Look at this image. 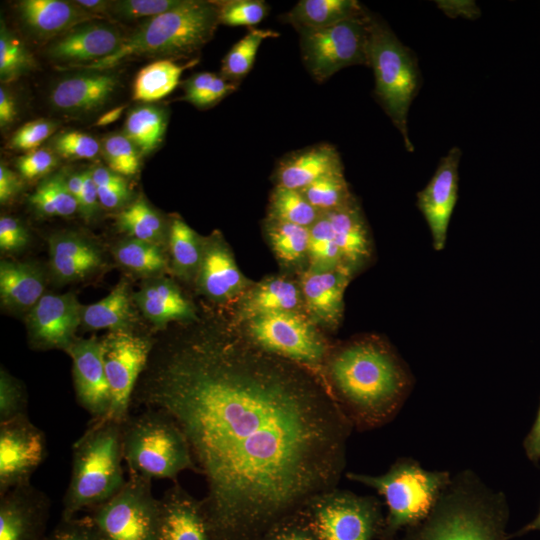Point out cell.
Returning a JSON list of instances; mask_svg holds the SVG:
<instances>
[{"mask_svg":"<svg viewBox=\"0 0 540 540\" xmlns=\"http://www.w3.org/2000/svg\"><path fill=\"white\" fill-rule=\"evenodd\" d=\"M461 151L452 147L441 158L427 185L417 194V207L422 213L436 251L444 249L450 219L458 197V167Z\"/></svg>","mask_w":540,"mask_h":540,"instance_id":"cell-16","label":"cell"},{"mask_svg":"<svg viewBox=\"0 0 540 540\" xmlns=\"http://www.w3.org/2000/svg\"><path fill=\"white\" fill-rule=\"evenodd\" d=\"M524 448L530 460L537 462L540 459V407L534 425L525 439Z\"/></svg>","mask_w":540,"mask_h":540,"instance_id":"cell-60","label":"cell"},{"mask_svg":"<svg viewBox=\"0 0 540 540\" xmlns=\"http://www.w3.org/2000/svg\"><path fill=\"white\" fill-rule=\"evenodd\" d=\"M56 127L55 122L46 119L27 122L11 137L9 147L15 150H35L53 134Z\"/></svg>","mask_w":540,"mask_h":540,"instance_id":"cell-52","label":"cell"},{"mask_svg":"<svg viewBox=\"0 0 540 540\" xmlns=\"http://www.w3.org/2000/svg\"><path fill=\"white\" fill-rule=\"evenodd\" d=\"M123 40L120 31L113 26L85 23L56 40L47 53L56 61L81 66L84 62L91 64L111 55Z\"/></svg>","mask_w":540,"mask_h":540,"instance_id":"cell-21","label":"cell"},{"mask_svg":"<svg viewBox=\"0 0 540 540\" xmlns=\"http://www.w3.org/2000/svg\"><path fill=\"white\" fill-rule=\"evenodd\" d=\"M77 201L78 211L82 217L92 218L100 204L97 187L92 177V169L83 171V185Z\"/></svg>","mask_w":540,"mask_h":540,"instance_id":"cell-57","label":"cell"},{"mask_svg":"<svg viewBox=\"0 0 540 540\" xmlns=\"http://www.w3.org/2000/svg\"><path fill=\"white\" fill-rule=\"evenodd\" d=\"M508 519L504 494L465 470L451 478L422 521L393 540H508Z\"/></svg>","mask_w":540,"mask_h":540,"instance_id":"cell-3","label":"cell"},{"mask_svg":"<svg viewBox=\"0 0 540 540\" xmlns=\"http://www.w3.org/2000/svg\"><path fill=\"white\" fill-rule=\"evenodd\" d=\"M82 307L76 296L44 294L29 310L26 324L31 346L39 350L66 351L76 340Z\"/></svg>","mask_w":540,"mask_h":540,"instance_id":"cell-15","label":"cell"},{"mask_svg":"<svg viewBox=\"0 0 540 540\" xmlns=\"http://www.w3.org/2000/svg\"><path fill=\"white\" fill-rule=\"evenodd\" d=\"M111 252L123 268L148 279L160 277L168 269L163 248L149 242L128 237L116 243Z\"/></svg>","mask_w":540,"mask_h":540,"instance_id":"cell-34","label":"cell"},{"mask_svg":"<svg viewBox=\"0 0 540 540\" xmlns=\"http://www.w3.org/2000/svg\"><path fill=\"white\" fill-rule=\"evenodd\" d=\"M18 11L25 25L41 36L65 34L100 17L75 2L61 0H23L18 3Z\"/></svg>","mask_w":540,"mask_h":540,"instance_id":"cell-26","label":"cell"},{"mask_svg":"<svg viewBox=\"0 0 540 540\" xmlns=\"http://www.w3.org/2000/svg\"><path fill=\"white\" fill-rule=\"evenodd\" d=\"M46 540H100L89 517L62 518Z\"/></svg>","mask_w":540,"mask_h":540,"instance_id":"cell-54","label":"cell"},{"mask_svg":"<svg viewBox=\"0 0 540 540\" xmlns=\"http://www.w3.org/2000/svg\"><path fill=\"white\" fill-rule=\"evenodd\" d=\"M196 277L201 291L217 301L233 297L245 283L232 254L219 237L203 241L202 258Z\"/></svg>","mask_w":540,"mask_h":540,"instance_id":"cell-24","label":"cell"},{"mask_svg":"<svg viewBox=\"0 0 540 540\" xmlns=\"http://www.w3.org/2000/svg\"><path fill=\"white\" fill-rule=\"evenodd\" d=\"M183 2L184 0H122L112 2L110 11L126 19L150 18L177 8Z\"/></svg>","mask_w":540,"mask_h":540,"instance_id":"cell-51","label":"cell"},{"mask_svg":"<svg viewBox=\"0 0 540 540\" xmlns=\"http://www.w3.org/2000/svg\"><path fill=\"white\" fill-rule=\"evenodd\" d=\"M57 164L55 155L48 149H35L19 157L16 166L20 175L35 179L49 173Z\"/></svg>","mask_w":540,"mask_h":540,"instance_id":"cell-55","label":"cell"},{"mask_svg":"<svg viewBox=\"0 0 540 540\" xmlns=\"http://www.w3.org/2000/svg\"><path fill=\"white\" fill-rule=\"evenodd\" d=\"M219 23L228 26L252 27L268 14L269 6L262 0L217 1Z\"/></svg>","mask_w":540,"mask_h":540,"instance_id":"cell-46","label":"cell"},{"mask_svg":"<svg viewBox=\"0 0 540 540\" xmlns=\"http://www.w3.org/2000/svg\"><path fill=\"white\" fill-rule=\"evenodd\" d=\"M346 477L383 496L387 514L379 540H393L400 531L422 521L452 478L448 471L426 470L412 458H399L382 475L348 472Z\"/></svg>","mask_w":540,"mask_h":540,"instance_id":"cell-8","label":"cell"},{"mask_svg":"<svg viewBox=\"0 0 540 540\" xmlns=\"http://www.w3.org/2000/svg\"><path fill=\"white\" fill-rule=\"evenodd\" d=\"M368 67L373 70L374 96L400 132L407 151L413 152L408 132V112L421 86L413 51L382 20L368 13Z\"/></svg>","mask_w":540,"mask_h":540,"instance_id":"cell-6","label":"cell"},{"mask_svg":"<svg viewBox=\"0 0 540 540\" xmlns=\"http://www.w3.org/2000/svg\"><path fill=\"white\" fill-rule=\"evenodd\" d=\"M351 269L340 265L325 270H311L302 281V294L309 311L318 319L335 323L341 316L343 295Z\"/></svg>","mask_w":540,"mask_h":540,"instance_id":"cell-25","label":"cell"},{"mask_svg":"<svg viewBox=\"0 0 540 540\" xmlns=\"http://www.w3.org/2000/svg\"><path fill=\"white\" fill-rule=\"evenodd\" d=\"M301 192L307 201L321 213L338 209L353 200L343 171L327 174Z\"/></svg>","mask_w":540,"mask_h":540,"instance_id":"cell-42","label":"cell"},{"mask_svg":"<svg viewBox=\"0 0 540 540\" xmlns=\"http://www.w3.org/2000/svg\"><path fill=\"white\" fill-rule=\"evenodd\" d=\"M321 215L301 191L277 186L270 201V218L309 228Z\"/></svg>","mask_w":540,"mask_h":540,"instance_id":"cell-40","label":"cell"},{"mask_svg":"<svg viewBox=\"0 0 540 540\" xmlns=\"http://www.w3.org/2000/svg\"><path fill=\"white\" fill-rule=\"evenodd\" d=\"M115 220L118 230L130 238L160 247L168 240L169 228L164 219L143 198H138L124 207Z\"/></svg>","mask_w":540,"mask_h":540,"instance_id":"cell-33","label":"cell"},{"mask_svg":"<svg viewBox=\"0 0 540 540\" xmlns=\"http://www.w3.org/2000/svg\"><path fill=\"white\" fill-rule=\"evenodd\" d=\"M102 150L108 168L121 176L134 175L139 168L135 145L124 134H111L103 140Z\"/></svg>","mask_w":540,"mask_h":540,"instance_id":"cell-47","label":"cell"},{"mask_svg":"<svg viewBox=\"0 0 540 540\" xmlns=\"http://www.w3.org/2000/svg\"><path fill=\"white\" fill-rule=\"evenodd\" d=\"M302 512L318 540L380 539L385 521L376 497L337 487L313 497Z\"/></svg>","mask_w":540,"mask_h":540,"instance_id":"cell-9","label":"cell"},{"mask_svg":"<svg viewBox=\"0 0 540 540\" xmlns=\"http://www.w3.org/2000/svg\"><path fill=\"white\" fill-rule=\"evenodd\" d=\"M17 110L14 98L9 91L1 87L0 88V125L1 128L9 126L16 118Z\"/></svg>","mask_w":540,"mask_h":540,"instance_id":"cell-59","label":"cell"},{"mask_svg":"<svg viewBox=\"0 0 540 540\" xmlns=\"http://www.w3.org/2000/svg\"><path fill=\"white\" fill-rule=\"evenodd\" d=\"M100 204L107 209H117L131 198L130 188L124 176L111 169L97 166L92 169Z\"/></svg>","mask_w":540,"mask_h":540,"instance_id":"cell-48","label":"cell"},{"mask_svg":"<svg viewBox=\"0 0 540 540\" xmlns=\"http://www.w3.org/2000/svg\"><path fill=\"white\" fill-rule=\"evenodd\" d=\"M72 359L76 400L92 419L106 417L111 407L101 340L92 336L77 339L65 351Z\"/></svg>","mask_w":540,"mask_h":540,"instance_id":"cell-17","label":"cell"},{"mask_svg":"<svg viewBox=\"0 0 540 540\" xmlns=\"http://www.w3.org/2000/svg\"><path fill=\"white\" fill-rule=\"evenodd\" d=\"M156 540H208L201 500L177 481L159 498Z\"/></svg>","mask_w":540,"mask_h":540,"instance_id":"cell-20","label":"cell"},{"mask_svg":"<svg viewBox=\"0 0 540 540\" xmlns=\"http://www.w3.org/2000/svg\"><path fill=\"white\" fill-rule=\"evenodd\" d=\"M540 530V511L538 515L527 525L522 527L519 531L515 533V536H522L525 533H528L530 531H537Z\"/></svg>","mask_w":540,"mask_h":540,"instance_id":"cell-64","label":"cell"},{"mask_svg":"<svg viewBox=\"0 0 540 540\" xmlns=\"http://www.w3.org/2000/svg\"><path fill=\"white\" fill-rule=\"evenodd\" d=\"M298 288L281 278L267 280L254 288L242 303V315L252 317L272 312H294L300 304Z\"/></svg>","mask_w":540,"mask_h":540,"instance_id":"cell-32","label":"cell"},{"mask_svg":"<svg viewBox=\"0 0 540 540\" xmlns=\"http://www.w3.org/2000/svg\"><path fill=\"white\" fill-rule=\"evenodd\" d=\"M248 340L259 348L320 372L328 347L314 327L295 312H272L248 319Z\"/></svg>","mask_w":540,"mask_h":540,"instance_id":"cell-12","label":"cell"},{"mask_svg":"<svg viewBox=\"0 0 540 540\" xmlns=\"http://www.w3.org/2000/svg\"><path fill=\"white\" fill-rule=\"evenodd\" d=\"M22 188L19 176L7 168L3 163L0 165V202L6 204L14 198Z\"/></svg>","mask_w":540,"mask_h":540,"instance_id":"cell-58","label":"cell"},{"mask_svg":"<svg viewBox=\"0 0 540 540\" xmlns=\"http://www.w3.org/2000/svg\"><path fill=\"white\" fill-rule=\"evenodd\" d=\"M29 234L25 226L16 218H0V248L6 252L20 251L27 246Z\"/></svg>","mask_w":540,"mask_h":540,"instance_id":"cell-56","label":"cell"},{"mask_svg":"<svg viewBox=\"0 0 540 540\" xmlns=\"http://www.w3.org/2000/svg\"><path fill=\"white\" fill-rule=\"evenodd\" d=\"M89 517L100 540H156L159 498L152 480L129 474L123 487Z\"/></svg>","mask_w":540,"mask_h":540,"instance_id":"cell-10","label":"cell"},{"mask_svg":"<svg viewBox=\"0 0 540 540\" xmlns=\"http://www.w3.org/2000/svg\"><path fill=\"white\" fill-rule=\"evenodd\" d=\"M124 108H125V106L121 105V106L115 107L112 110L104 113L102 116H100L98 118L95 125H97V126H106V125H109V124L115 122L116 120H118L120 118L121 114L124 111Z\"/></svg>","mask_w":540,"mask_h":540,"instance_id":"cell-63","label":"cell"},{"mask_svg":"<svg viewBox=\"0 0 540 540\" xmlns=\"http://www.w3.org/2000/svg\"><path fill=\"white\" fill-rule=\"evenodd\" d=\"M168 245L174 272L185 280L196 277L203 252V241L182 219L169 227Z\"/></svg>","mask_w":540,"mask_h":540,"instance_id":"cell-37","label":"cell"},{"mask_svg":"<svg viewBox=\"0 0 540 540\" xmlns=\"http://www.w3.org/2000/svg\"><path fill=\"white\" fill-rule=\"evenodd\" d=\"M100 340L111 393L106 417L122 423L130 415L132 396L148 364L153 343L147 337L127 332H110Z\"/></svg>","mask_w":540,"mask_h":540,"instance_id":"cell-13","label":"cell"},{"mask_svg":"<svg viewBox=\"0 0 540 540\" xmlns=\"http://www.w3.org/2000/svg\"><path fill=\"white\" fill-rule=\"evenodd\" d=\"M260 540H318L306 516L299 511L272 527Z\"/></svg>","mask_w":540,"mask_h":540,"instance_id":"cell-53","label":"cell"},{"mask_svg":"<svg viewBox=\"0 0 540 540\" xmlns=\"http://www.w3.org/2000/svg\"><path fill=\"white\" fill-rule=\"evenodd\" d=\"M119 84L116 74L91 72L60 80L49 100L53 107L69 113L90 112L102 107Z\"/></svg>","mask_w":540,"mask_h":540,"instance_id":"cell-22","label":"cell"},{"mask_svg":"<svg viewBox=\"0 0 540 540\" xmlns=\"http://www.w3.org/2000/svg\"><path fill=\"white\" fill-rule=\"evenodd\" d=\"M237 89V84L210 72L193 75L184 82L185 101L198 108H208Z\"/></svg>","mask_w":540,"mask_h":540,"instance_id":"cell-44","label":"cell"},{"mask_svg":"<svg viewBox=\"0 0 540 540\" xmlns=\"http://www.w3.org/2000/svg\"><path fill=\"white\" fill-rule=\"evenodd\" d=\"M268 235L275 253L285 262H297L308 254L307 227L270 218Z\"/></svg>","mask_w":540,"mask_h":540,"instance_id":"cell-41","label":"cell"},{"mask_svg":"<svg viewBox=\"0 0 540 540\" xmlns=\"http://www.w3.org/2000/svg\"><path fill=\"white\" fill-rule=\"evenodd\" d=\"M132 300L128 283L120 281L105 298L82 307L81 326L86 330L132 333L135 320Z\"/></svg>","mask_w":540,"mask_h":540,"instance_id":"cell-30","label":"cell"},{"mask_svg":"<svg viewBox=\"0 0 540 540\" xmlns=\"http://www.w3.org/2000/svg\"><path fill=\"white\" fill-rule=\"evenodd\" d=\"M368 13L365 9L329 27L298 31L302 61L317 82L348 66H368Z\"/></svg>","mask_w":540,"mask_h":540,"instance_id":"cell-11","label":"cell"},{"mask_svg":"<svg viewBox=\"0 0 540 540\" xmlns=\"http://www.w3.org/2000/svg\"><path fill=\"white\" fill-rule=\"evenodd\" d=\"M214 1L184 0L177 8L144 21L111 55L86 68L102 71L131 57H189L213 37L219 25Z\"/></svg>","mask_w":540,"mask_h":540,"instance_id":"cell-5","label":"cell"},{"mask_svg":"<svg viewBox=\"0 0 540 540\" xmlns=\"http://www.w3.org/2000/svg\"><path fill=\"white\" fill-rule=\"evenodd\" d=\"M365 9L356 0H300L280 19L297 31L321 29L359 16Z\"/></svg>","mask_w":540,"mask_h":540,"instance_id":"cell-31","label":"cell"},{"mask_svg":"<svg viewBox=\"0 0 540 540\" xmlns=\"http://www.w3.org/2000/svg\"><path fill=\"white\" fill-rule=\"evenodd\" d=\"M122 423L109 417L92 419L72 446L70 480L62 518H72L101 505L125 484L121 444Z\"/></svg>","mask_w":540,"mask_h":540,"instance_id":"cell-4","label":"cell"},{"mask_svg":"<svg viewBox=\"0 0 540 540\" xmlns=\"http://www.w3.org/2000/svg\"><path fill=\"white\" fill-rule=\"evenodd\" d=\"M65 181L69 192L77 199L83 185V172L65 175Z\"/></svg>","mask_w":540,"mask_h":540,"instance_id":"cell-62","label":"cell"},{"mask_svg":"<svg viewBox=\"0 0 540 540\" xmlns=\"http://www.w3.org/2000/svg\"><path fill=\"white\" fill-rule=\"evenodd\" d=\"M55 152L66 159H92L100 150L99 142L79 131H66L52 141Z\"/></svg>","mask_w":540,"mask_h":540,"instance_id":"cell-50","label":"cell"},{"mask_svg":"<svg viewBox=\"0 0 540 540\" xmlns=\"http://www.w3.org/2000/svg\"><path fill=\"white\" fill-rule=\"evenodd\" d=\"M27 415V395L23 384L5 368L1 367L0 423Z\"/></svg>","mask_w":540,"mask_h":540,"instance_id":"cell-49","label":"cell"},{"mask_svg":"<svg viewBox=\"0 0 540 540\" xmlns=\"http://www.w3.org/2000/svg\"><path fill=\"white\" fill-rule=\"evenodd\" d=\"M327 357L326 386L353 428L370 430L393 419L409 394L412 380L388 345L363 339Z\"/></svg>","mask_w":540,"mask_h":540,"instance_id":"cell-2","label":"cell"},{"mask_svg":"<svg viewBox=\"0 0 540 540\" xmlns=\"http://www.w3.org/2000/svg\"><path fill=\"white\" fill-rule=\"evenodd\" d=\"M34 59L22 41L1 20L0 28V78L12 81L34 67Z\"/></svg>","mask_w":540,"mask_h":540,"instance_id":"cell-45","label":"cell"},{"mask_svg":"<svg viewBox=\"0 0 540 540\" xmlns=\"http://www.w3.org/2000/svg\"><path fill=\"white\" fill-rule=\"evenodd\" d=\"M188 66L189 64L180 65L170 59L157 60L146 65L135 77L133 99L153 102L164 98L176 88Z\"/></svg>","mask_w":540,"mask_h":540,"instance_id":"cell-35","label":"cell"},{"mask_svg":"<svg viewBox=\"0 0 540 540\" xmlns=\"http://www.w3.org/2000/svg\"><path fill=\"white\" fill-rule=\"evenodd\" d=\"M343 171L337 149L320 143L285 155L276 169L277 186L302 191L319 178Z\"/></svg>","mask_w":540,"mask_h":540,"instance_id":"cell-23","label":"cell"},{"mask_svg":"<svg viewBox=\"0 0 540 540\" xmlns=\"http://www.w3.org/2000/svg\"><path fill=\"white\" fill-rule=\"evenodd\" d=\"M45 275L32 262H0V298L2 304L17 311L30 310L44 295Z\"/></svg>","mask_w":540,"mask_h":540,"instance_id":"cell-28","label":"cell"},{"mask_svg":"<svg viewBox=\"0 0 540 540\" xmlns=\"http://www.w3.org/2000/svg\"><path fill=\"white\" fill-rule=\"evenodd\" d=\"M62 172L45 178L29 196L30 205L44 216H70L78 211V201L69 192Z\"/></svg>","mask_w":540,"mask_h":540,"instance_id":"cell-39","label":"cell"},{"mask_svg":"<svg viewBox=\"0 0 540 540\" xmlns=\"http://www.w3.org/2000/svg\"><path fill=\"white\" fill-rule=\"evenodd\" d=\"M49 266L53 280L59 284L83 281L104 266V254L91 238L77 232L50 236Z\"/></svg>","mask_w":540,"mask_h":540,"instance_id":"cell-19","label":"cell"},{"mask_svg":"<svg viewBox=\"0 0 540 540\" xmlns=\"http://www.w3.org/2000/svg\"><path fill=\"white\" fill-rule=\"evenodd\" d=\"M50 505L31 483L0 495V540H46Z\"/></svg>","mask_w":540,"mask_h":540,"instance_id":"cell-18","label":"cell"},{"mask_svg":"<svg viewBox=\"0 0 540 540\" xmlns=\"http://www.w3.org/2000/svg\"><path fill=\"white\" fill-rule=\"evenodd\" d=\"M132 404L185 435L208 540H260L336 488L353 429L313 371L220 330L152 350Z\"/></svg>","mask_w":540,"mask_h":540,"instance_id":"cell-1","label":"cell"},{"mask_svg":"<svg viewBox=\"0 0 540 540\" xmlns=\"http://www.w3.org/2000/svg\"><path fill=\"white\" fill-rule=\"evenodd\" d=\"M123 460L129 474L148 479H171L191 470L198 473L188 441L167 414L144 409L122 422Z\"/></svg>","mask_w":540,"mask_h":540,"instance_id":"cell-7","label":"cell"},{"mask_svg":"<svg viewBox=\"0 0 540 540\" xmlns=\"http://www.w3.org/2000/svg\"><path fill=\"white\" fill-rule=\"evenodd\" d=\"M279 33L270 29L249 28L247 33L228 51L222 61L221 76L238 84L252 69L261 43Z\"/></svg>","mask_w":540,"mask_h":540,"instance_id":"cell-38","label":"cell"},{"mask_svg":"<svg viewBox=\"0 0 540 540\" xmlns=\"http://www.w3.org/2000/svg\"><path fill=\"white\" fill-rule=\"evenodd\" d=\"M74 2L84 10L100 17V14L107 11L108 8L111 9L112 5L111 2L102 0H77Z\"/></svg>","mask_w":540,"mask_h":540,"instance_id":"cell-61","label":"cell"},{"mask_svg":"<svg viewBox=\"0 0 540 540\" xmlns=\"http://www.w3.org/2000/svg\"><path fill=\"white\" fill-rule=\"evenodd\" d=\"M133 301L143 315L158 327L165 326L170 321L195 318L191 304L178 287L161 276L148 279L140 290L133 294Z\"/></svg>","mask_w":540,"mask_h":540,"instance_id":"cell-27","label":"cell"},{"mask_svg":"<svg viewBox=\"0 0 540 540\" xmlns=\"http://www.w3.org/2000/svg\"><path fill=\"white\" fill-rule=\"evenodd\" d=\"M46 454L45 434L28 415L0 423V495L30 484Z\"/></svg>","mask_w":540,"mask_h":540,"instance_id":"cell-14","label":"cell"},{"mask_svg":"<svg viewBox=\"0 0 540 540\" xmlns=\"http://www.w3.org/2000/svg\"><path fill=\"white\" fill-rule=\"evenodd\" d=\"M342 262L352 270L363 263L370 254V240L361 211L354 200L326 212Z\"/></svg>","mask_w":540,"mask_h":540,"instance_id":"cell-29","label":"cell"},{"mask_svg":"<svg viewBox=\"0 0 540 540\" xmlns=\"http://www.w3.org/2000/svg\"><path fill=\"white\" fill-rule=\"evenodd\" d=\"M308 255L315 270L331 269L344 265L326 213H321L309 227Z\"/></svg>","mask_w":540,"mask_h":540,"instance_id":"cell-43","label":"cell"},{"mask_svg":"<svg viewBox=\"0 0 540 540\" xmlns=\"http://www.w3.org/2000/svg\"><path fill=\"white\" fill-rule=\"evenodd\" d=\"M166 127L167 114L164 109L143 105L129 112L124 135L142 154H148L161 143Z\"/></svg>","mask_w":540,"mask_h":540,"instance_id":"cell-36","label":"cell"}]
</instances>
